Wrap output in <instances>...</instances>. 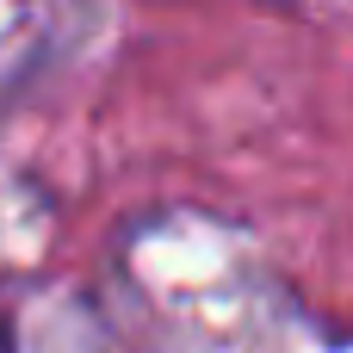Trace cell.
Returning a JSON list of instances; mask_svg holds the SVG:
<instances>
[{"mask_svg":"<svg viewBox=\"0 0 353 353\" xmlns=\"http://www.w3.org/2000/svg\"><path fill=\"white\" fill-rule=\"evenodd\" d=\"M0 353H6V329H0Z\"/></svg>","mask_w":353,"mask_h":353,"instance_id":"6da1fadb","label":"cell"}]
</instances>
